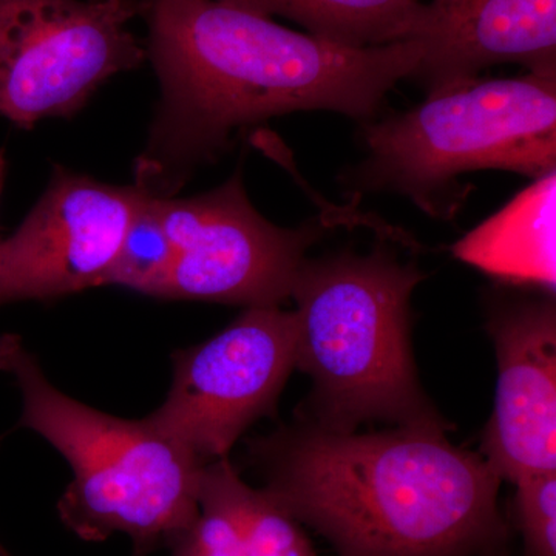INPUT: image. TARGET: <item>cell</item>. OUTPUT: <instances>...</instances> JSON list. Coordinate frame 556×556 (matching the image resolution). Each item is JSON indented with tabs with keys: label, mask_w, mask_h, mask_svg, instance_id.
<instances>
[{
	"label": "cell",
	"mask_w": 556,
	"mask_h": 556,
	"mask_svg": "<svg viewBox=\"0 0 556 556\" xmlns=\"http://www.w3.org/2000/svg\"><path fill=\"white\" fill-rule=\"evenodd\" d=\"M495 343V409L481 452L501 479L556 471V305L551 298H496L486 311Z\"/></svg>",
	"instance_id": "30bf717a"
},
{
	"label": "cell",
	"mask_w": 556,
	"mask_h": 556,
	"mask_svg": "<svg viewBox=\"0 0 556 556\" xmlns=\"http://www.w3.org/2000/svg\"><path fill=\"white\" fill-rule=\"evenodd\" d=\"M515 526L525 556H556V471L515 482Z\"/></svg>",
	"instance_id": "2e32d148"
},
{
	"label": "cell",
	"mask_w": 556,
	"mask_h": 556,
	"mask_svg": "<svg viewBox=\"0 0 556 556\" xmlns=\"http://www.w3.org/2000/svg\"><path fill=\"white\" fill-rule=\"evenodd\" d=\"M0 556H11L9 552H7V548L0 544Z\"/></svg>",
	"instance_id": "ac0fdd59"
},
{
	"label": "cell",
	"mask_w": 556,
	"mask_h": 556,
	"mask_svg": "<svg viewBox=\"0 0 556 556\" xmlns=\"http://www.w3.org/2000/svg\"><path fill=\"white\" fill-rule=\"evenodd\" d=\"M413 40L420 47L413 76L428 94L497 64L556 75V0H431Z\"/></svg>",
	"instance_id": "8fae6325"
},
{
	"label": "cell",
	"mask_w": 556,
	"mask_h": 556,
	"mask_svg": "<svg viewBox=\"0 0 556 556\" xmlns=\"http://www.w3.org/2000/svg\"><path fill=\"white\" fill-rule=\"evenodd\" d=\"M0 371L21 391L16 428L38 433L72 467L61 521L91 543L123 533L134 556L174 546L195 518L204 464L149 417L121 419L62 393L17 334L0 336Z\"/></svg>",
	"instance_id": "277c9868"
},
{
	"label": "cell",
	"mask_w": 556,
	"mask_h": 556,
	"mask_svg": "<svg viewBox=\"0 0 556 556\" xmlns=\"http://www.w3.org/2000/svg\"><path fill=\"white\" fill-rule=\"evenodd\" d=\"M160 101L134 185L175 197L233 138L274 116L332 110L369 123L420 60L416 40L348 47L219 0H142Z\"/></svg>",
	"instance_id": "6da1fadb"
},
{
	"label": "cell",
	"mask_w": 556,
	"mask_h": 556,
	"mask_svg": "<svg viewBox=\"0 0 556 556\" xmlns=\"http://www.w3.org/2000/svg\"><path fill=\"white\" fill-rule=\"evenodd\" d=\"M141 13L142 0H0V115L21 129L78 115L148 61L127 28Z\"/></svg>",
	"instance_id": "8992f818"
},
{
	"label": "cell",
	"mask_w": 556,
	"mask_h": 556,
	"mask_svg": "<svg viewBox=\"0 0 556 556\" xmlns=\"http://www.w3.org/2000/svg\"><path fill=\"white\" fill-rule=\"evenodd\" d=\"M555 215L556 174L551 172L453 244V255L503 283L554 292Z\"/></svg>",
	"instance_id": "4fadbf2b"
},
{
	"label": "cell",
	"mask_w": 556,
	"mask_h": 556,
	"mask_svg": "<svg viewBox=\"0 0 556 556\" xmlns=\"http://www.w3.org/2000/svg\"><path fill=\"white\" fill-rule=\"evenodd\" d=\"M448 427L358 434L300 419L249 444L265 489L339 556H507L501 479Z\"/></svg>",
	"instance_id": "7a4b0ae2"
},
{
	"label": "cell",
	"mask_w": 556,
	"mask_h": 556,
	"mask_svg": "<svg viewBox=\"0 0 556 556\" xmlns=\"http://www.w3.org/2000/svg\"><path fill=\"white\" fill-rule=\"evenodd\" d=\"M7 159L5 150H0V197H2L3 182H5ZM2 239V237H0Z\"/></svg>",
	"instance_id": "e0dca14e"
},
{
	"label": "cell",
	"mask_w": 556,
	"mask_h": 556,
	"mask_svg": "<svg viewBox=\"0 0 556 556\" xmlns=\"http://www.w3.org/2000/svg\"><path fill=\"white\" fill-rule=\"evenodd\" d=\"M262 16L298 22L311 35L348 47H379L413 39L420 0H219Z\"/></svg>",
	"instance_id": "5bb4252c"
},
{
	"label": "cell",
	"mask_w": 556,
	"mask_h": 556,
	"mask_svg": "<svg viewBox=\"0 0 556 556\" xmlns=\"http://www.w3.org/2000/svg\"><path fill=\"white\" fill-rule=\"evenodd\" d=\"M298 332L295 311L247 308L214 338L175 351L169 394L149 419L204 466L228 457L255 420L276 412Z\"/></svg>",
	"instance_id": "ba28073f"
},
{
	"label": "cell",
	"mask_w": 556,
	"mask_h": 556,
	"mask_svg": "<svg viewBox=\"0 0 556 556\" xmlns=\"http://www.w3.org/2000/svg\"><path fill=\"white\" fill-rule=\"evenodd\" d=\"M364 139L368 155L343 177L348 188L402 193L448 222L468 195L459 175L495 169L536 179L555 172L556 75L473 79L369 121Z\"/></svg>",
	"instance_id": "5b68a950"
},
{
	"label": "cell",
	"mask_w": 556,
	"mask_h": 556,
	"mask_svg": "<svg viewBox=\"0 0 556 556\" xmlns=\"http://www.w3.org/2000/svg\"><path fill=\"white\" fill-rule=\"evenodd\" d=\"M172 249L166 300H201L244 308L280 306L306 252L324 237L327 223L280 228L249 200L237 170L218 188L200 195L150 197Z\"/></svg>",
	"instance_id": "52a82bcc"
},
{
	"label": "cell",
	"mask_w": 556,
	"mask_h": 556,
	"mask_svg": "<svg viewBox=\"0 0 556 556\" xmlns=\"http://www.w3.org/2000/svg\"><path fill=\"white\" fill-rule=\"evenodd\" d=\"M426 277L387 247L303 262L295 368L314 390L300 419L342 433L372 420L452 428L420 387L409 342V299Z\"/></svg>",
	"instance_id": "3957f363"
},
{
	"label": "cell",
	"mask_w": 556,
	"mask_h": 556,
	"mask_svg": "<svg viewBox=\"0 0 556 556\" xmlns=\"http://www.w3.org/2000/svg\"><path fill=\"white\" fill-rule=\"evenodd\" d=\"M170 266L169 240L153 212L150 197L144 193L108 285L159 299Z\"/></svg>",
	"instance_id": "9a60e30c"
},
{
	"label": "cell",
	"mask_w": 556,
	"mask_h": 556,
	"mask_svg": "<svg viewBox=\"0 0 556 556\" xmlns=\"http://www.w3.org/2000/svg\"><path fill=\"white\" fill-rule=\"evenodd\" d=\"M142 195L54 166L20 228L0 239V306L105 287Z\"/></svg>",
	"instance_id": "9c48e42d"
},
{
	"label": "cell",
	"mask_w": 556,
	"mask_h": 556,
	"mask_svg": "<svg viewBox=\"0 0 556 556\" xmlns=\"http://www.w3.org/2000/svg\"><path fill=\"white\" fill-rule=\"evenodd\" d=\"M172 556H318L313 541L266 489H252L228 457L208 463L200 478L193 521Z\"/></svg>",
	"instance_id": "7c38bea8"
}]
</instances>
